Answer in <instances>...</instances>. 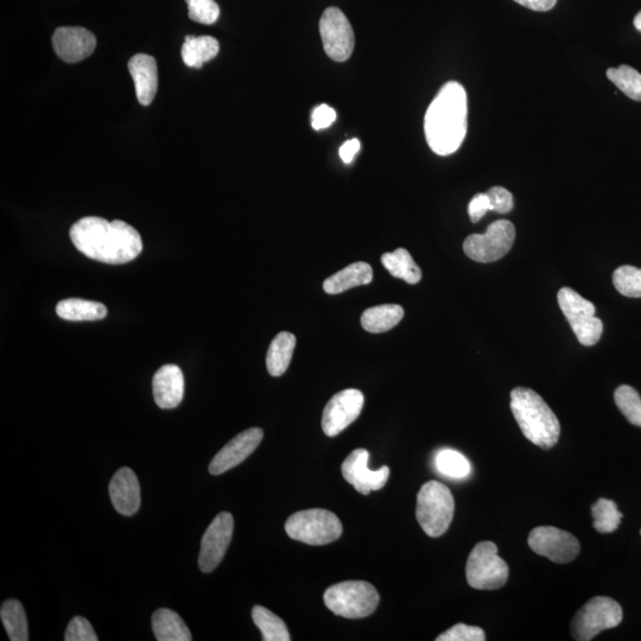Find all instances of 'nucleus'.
Segmentation results:
<instances>
[{"label":"nucleus","mask_w":641,"mask_h":641,"mask_svg":"<svg viewBox=\"0 0 641 641\" xmlns=\"http://www.w3.org/2000/svg\"><path fill=\"white\" fill-rule=\"evenodd\" d=\"M109 491L114 509L118 513L129 517L138 512L141 507V486L132 469L120 468L113 475Z\"/></svg>","instance_id":"a211bd4d"},{"label":"nucleus","mask_w":641,"mask_h":641,"mask_svg":"<svg viewBox=\"0 0 641 641\" xmlns=\"http://www.w3.org/2000/svg\"><path fill=\"white\" fill-rule=\"evenodd\" d=\"M514 2L533 11L545 12L554 9L557 0H514Z\"/></svg>","instance_id":"79ce46f5"},{"label":"nucleus","mask_w":641,"mask_h":641,"mask_svg":"<svg viewBox=\"0 0 641 641\" xmlns=\"http://www.w3.org/2000/svg\"><path fill=\"white\" fill-rule=\"evenodd\" d=\"M285 531L295 541L326 545L341 537L342 524L333 512L313 509L294 513L285 523Z\"/></svg>","instance_id":"423d86ee"},{"label":"nucleus","mask_w":641,"mask_h":641,"mask_svg":"<svg viewBox=\"0 0 641 641\" xmlns=\"http://www.w3.org/2000/svg\"><path fill=\"white\" fill-rule=\"evenodd\" d=\"M436 468L446 477L462 479L472 472L471 463L461 453L453 449H443L436 455Z\"/></svg>","instance_id":"2f4dec72"},{"label":"nucleus","mask_w":641,"mask_h":641,"mask_svg":"<svg viewBox=\"0 0 641 641\" xmlns=\"http://www.w3.org/2000/svg\"><path fill=\"white\" fill-rule=\"evenodd\" d=\"M0 619L11 641H28L29 628L27 614L18 600L5 601L0 609Z\"/></svg>","instance_id":"cd10ccee"},{"label":"nucleus","mask_w":641,"mask_h":641,"mask_svg":"<svg viewBox=\"0 0 641 641\" xmlns=\"http://www.w3.org/2000/svg\"><path fill=\"white\" fill-rule=\"evenodd\" d=\"M152 631L158 641H190L192 633L184 621L174 611L168 608L158 609L152 615Z\"/></svg>","instance_id":"4be33fe9"},{"label":"nucleus","mask_w":641,"mask_h":641,"mask_svg":"<svg viewBox=\"0 0 641 641\" xmlns=\"http://www.w3.org/2000/svg\"><path fill=\"white\" fill-rule=\"evenodd\" d=\"M558 304L577 340L583 346H594L604 332L602 321L595 316V306L570 288H562L557 294Z\"/></svg>","instance_id":"1a4fd4ad"},{"label":"nucleus","mask_w":641,"mask_h":641,"mask_svg":"<svg viewBox=\"0 0 641 641\" xmlns=\"http://www.w3.org/2000/svg\"><path fill=\"white\" fill-rule=\"evenodd\" d=\"M188 16L192 21L211 25L218 21L220 8L215 0H186Z\"/></svg>","instance_id":"f704fd0d"},{"label":"nucleus","mask_w":641,"mask_h":641,"mask_svg":"<svg viewBox=\"0 0 641 641\" xmlns=\"http://www.w3.org/2000/svg\"><path fill=\"white\" fill-rule=\"evenodd\" d=\"M56 314L67 321H97L107 316V308L103 303L68 298L57 303Z\"/></svg>","instance_id":"393cba45"},{"label":"nucleus","mask_w":641,"mask_h":641,"mask_svg":"<svg viewBox=\"0 0 641 641\" xmlns=\"http://www.w3.org/2000/svg\"><path fill=\"white\" fill-rule=\"evenodd\" d=\"M615 404L626 420L641 428V398L639 393L628 385H621L614 393Z\"/></svg>","instance_id":"473e14b6"},{"label":"nucleus","mask_w":641,"mask_h":641,"mask_svg":"<svg viewBox=\"0 0 641 641\" xmlns=\"http://www.w3.org/2000/svg\"><path fill=\"white\" fill-rule=\"evenodd\" d=\"M336 120V112L328 105L317 106L312 114V125L316 131L328 129Z\"/></svg>","instance_id":"ea45409f"},{"label":"nucleus","mask_w":641,"mask_h":641,"mask_svg":"<svg viewBox=\"0 0 641 641\" xmlns=\"http://www.w3.org/2000/svg\"><path fill=\"white\" fill-rule=\"evenodd\" d=\"M640 533H641V531H640Z\"/></svg>","instance_id":"c03bdc74"},{"label":"nucleus","mask_w":641,"mask_h":641,"mask_svg":"<svg viewBox=\"0 0 641 641\" xmlns=\"http://www.w3.org/2000/svg\"><path fill=\"white\" fill-rule=\"evenodd\" d=\"M613 284L626 297H641V269L631 265L620 266L613 274Z\"/></svg>","instance_id":"72a5a7b5"},{"label":"nucleus","mask_w":641,"mask_h":641,"mask_svg":"<svg viewBox=\"0 0 641 641\" xmlns=\"http://www.w3.org/2000/svg\"><path fill=\"white\" fill-rule=\"evenodd\" d=\"M511 410L522 433L543 449L555 447L561 435V424L537 392L516 387L511 392Z\"/></svg>","instance_id":"7ed1b4c3"},{"label":"nucleus","mask_w":641,"mask_h":641,"mask_svg":"<svg viewBox=\"0 0 641 641\" xmlns=\"http://www.w3.org/2000/svg\"><path fill=\"white\" fill-rule=\"evenodd\" d=\"M365 398L363 392L348 389L336 393L323 410L322 429L329 437L338 436L361 414Z\"/></svg>","instance_id":"4468645a"},{"label":"nucleus","mask_w":641,"mask_h":641,"mask_svg":"<svg viewBox=\"0 0 641 641\" xmlns=\"http://www.w3.org/2000/svg\"><path fill=\"white\" fill-rule=\"evenodd\" d=\"M490 198L492 211L499 214L510 213L513 209V195L503 187H493L486 193Z\"/></svg>","instance_id":"4c0bfd02"},{"label":"nucleus","mask_w":641,"mask_h":641,"mask_svg":"<svg viewBox=\"0 0 641 641\" xmlns=\"http://www.w3.org/2000/svg\"><path fill=\"white\" fill-rule=\"evenodd\" d=\"M382 263L393 277L401 278L406 283L417 284L422 279V271L408 250L398 249L391 253H385L382 257Z\"/></svg>","instance_id":"bb28decb"},{"label":"nucleus","mask_w":641,"mask_h":641,"mask_svg":"<svg viewBox=\"0 0 641 641\" xmlns=\"http://www.w3.org/2000/svg\"><path fill=\"white\" fill-rule=\"evenodd\" d=\"M368 460L370 453L366 449H357L347 456L341 466L345 480L364 495L382 490L390 477L389 467L383 466L379 471H371L368 468Z\"/></svg>","instance_id":"2eb2a0df"},{"label":"nucleus","mask_w":641,"mask_h":641,"mask_svg":"<svg viewBox=\"0 0 641 641\" xmlns=\"http://www.w3.org/2000/svg\"><path fill=\"white\" fill-rule=\"evenodd\" d=\"M128 66L139 104L149 106L154 101L158 88L156 60L147 54H137L131 57Z\"/></svg>","instance_id":"aec40b11"},{"label":"nucleus","mask_w":641,"mask_h":641,"mask_svg":"<svg viewBox=\"0 0 641 641\" xmlns=\"http://www.w3.org/2000/svg\"><path fill=\"white\" fill-rule=\"evenodd\" d=\"M607 78L628 98L641 101V74L636 69L627 65L609 68Z\"/></svg>","instance_id":"7c9ffc66"},{"label":"nucleus","mask_w":641,"mask_h":641,"mask_svg":"<svg viewBox=\"0 0 641 641\" xmlns=\"http://www.w3.org/2000/svg\"><path fill=\"white\" fill-rule=\"evenodd\" d=\"M437 641H485L486 634L477 626L458 624L436 638Z\"/></svg>","instance_id":"c9c22d12"},{"label":"nucleus","mask_w":641,"mask_h":641,"mask_svg":"<svg viewBox=\"0 0 641 641\" xmlns=\"http://www.w3.org/2000/svg\"><path fill=\"white\" fill-rule=\"evenodd\" d=\"M360 151V142L359 139L353 138L351 141L341 145L339 154L341 160L346 164H351L354 160L355 155Z\"/></svg>","instance_id":"a19ab883"},{"label":"nucleus","mask_w":641,"mask_h":641,"mask_svg":"<svg viewBox=\"0 0 641 641\" xmlns=\"http://www.w3.org/2000/svg\"><path fill=\"white\" fill-rule=\"evenodd\" d=\"M323 600L329 611L338 617L361 619L376 612L380 596L371 583L346 581L329 587Z\"/></svg>","instance_id":"39448f33"},{"label":"nucleus","mask_w":641,"mask_h":641,"mask_svg":"<svg viewBox=\"0 0 641 641\" xmlns=\"http://www.w3.org/2000/svg\"><path fill=\"white\" fill-rule=\"evenodd\" d=\"M467 93L459 82L449 81L430 104L424 118L425 138L436 155L458 151L467 135Z\"/></svg>","instance_id":"f03ea898"},{"label":"nucleus","mask_w":641,"mask_h":641,"mask_svg":"<svg viewBox=\"0 0 641 641\" xmlns=\"http://www.w3.org/2000/svg\"><path fill=\"white\" fill-rule=\"evenodd\" d=\"M623 621V608L606 596H595L575 614L571 634L575 640L589 641L602 631L611 630Z\"/></svg>","instance_id":"6e6552de"},{"label":"nucleus","mask_w":641,"mask_h":641,"mask_svg":"<svg viewBox=\"0 0 641 641\" xmlns=\"http://www.w3.org/2000/svg\"><path fill=\"white\" fill-rule=\"evenodd\" d=\"M220 46L217 38L212 36H187L182 46L184 65L190 68H201L219 54Z\"/></svg>","instance_id":"5701e85b"},{"label":"nucleus","mask_w":641,"mask_h":641,"mask_svg":"<svg viewBox=\"0 0 641 641\" xmlns=\"http://www.w3.org/2000/svg\"><path fill=\"white\" fill-rule=\"evenodd\" d=\"M594 528L601 533H612L619 528L623 513L612 500L601 498L592 506Z\"/></svg>","instance_id":"c756f323"},{"label":"nucleus","mask_w":641,"mask_h":641,"mask_svg":"<svg viewBox=\"0 0 641 641\" xmlns=\"http://www.w3.org/2000/svg\"><path fill=\"white\" fill-rule=\"evenodd\" d=\"M155 403L161 409H175L184 396V376L181 368L176 365H164L158 370L152 380Z\"/></svg>","instance_id":"6ab92c4d"},{"label":"nucleus","mask_w":641,"mask_h":641,"mask_svg":"<svg viewBox=\"0 0 641 641\" xmlns=\"http://www.w3.org/2000/svg\"><path fill=\"white\" fill-rule=\"evenodd\" d=\"M66 641H98L99 638L97 633L93 630V627L85 618L75 617L71 623H69L66 633Z\"/></svg>","instance_id":"e433bc0d"},{"label":"nucleus","mask_w":641,"mask_h":641,"mask_svg":"<svg viewBox=\"0 0 641 641\" xmlns=\"http://www.w3.org/2000/svg\"><path fill=\"white\" fill-rule=\"evenodd\" d=\"M264 431L260 428H251L234 437L220 452L214 456L209 465V473L213 475L224 474L237 467L255 452L260 442L263 441Z\"/></svg>","instance_id":"dca6fc26"},{"label":"nucleus","mask_w":641,"mask_h":641,"mask_svg":"<svg viewBox=\"0 0 641 641\" xmlns=\"http://www.w3.org/2000/svg\"><path fill=\"white\" fill-rule=\"evenodd\" d=\"M71 239L82 255L105 264H125L143 250L141 234L122 220L82 218L71 228Z\"/></svg>","instance_id":"f257e3e1"},{"label":"nucleus","mask_w":641,"mask_h":641,"mask_svg":"<svg viewBox=\"0 0 641 641\" xmlns=\"http://www.w3.org/2000/svg\"><path fill=\"white\" fill-rule=\"evenodd\" d=\"M320 34L326 54L335 62L352 56L355 37L351 23L338 8H328L320 19Z\"/></svg>","instance_id":"9b49d317"},{"label":"nucleus","mask_w":641,"mask_h":641,"mask_svg":"<svg viewBox=\"0 0 641 641\" xmlns=\"http://www.w3.org/2000/svg\"><path fill=\"white\" fill-rule=\"evenodd\" d=\"M490 211H492L491 201L486 193L475 195L472 201L469 202L468 214L474 224L484 218L486 213Z\"/></svg>","instance_id":"58836bf2"},{"label":"nucleus","mask_w":641,"mask_h":641,"mask_svg":"<svg viewBox=\"0 0 641 641\" xmlns=\"http://www.w3.org/2000/svg\"><path fill=\"white\" fill-rule=\"evenodd\" d=\"M509 573V566L498 555L497 545L487 541L475 545L466 566L469 586L479 590L499 589L506 585Z\"/></svg>","instance_id":"0eeeda50"},{"label":"nucleus","mask_w":641,"mask_h":641,"mask_svg":"<svg viewBox=\"0 0 641 641\" xmlns=\"http://www.w3.org/2000/svg\"><path fill=\"white\" fill-rule=\"evenodd\" d=\"M455 501L452 492L439 481L424 484L417 495L416 517L429 537H441L453 522Z\"/></svg>","instance_id":"20e7f679"},{"label":"nucleus","mask_w":641,"mask_h":641,"mask_svg":"<svg viewBox=\"0 0 641 641\" xmlns=\"http://www.w3.org/2000/svg\"><path fill=\"white\" fill-rule=\"evenodd\" d=\"M373 270L370 264L364 262L353 263L344 270L336 272L323 283V290L329 295L345 293L349 289L367 285L372 282Z\"/></svg>","instance_id":"412c9836"},{"label":"nucleus","mask_w":641,"mask_h":641,"mask_svg":"<svg viewBox=\"0 0 641 641\" xmlns=\"http://www.w3.org/2000/svg\"><path fill=\"white\" fill-rule=\"evenodd\" d=\"M295 347V335L289 332L279 333L272 340L268 355H266V367H268L270 376L281 377L287 372L291 359H293Z\"/></svg>","instance_id":"b1692460"},{"label":"nucleus","mask_w":641,"mask_h":641,"mask_svg":"<svg viewBox=\"0 0 641 641\" xmlns=\"http://www.w3.org/2000/svg\"><path fill=\"white\" fill-rule=\"evenodd\" d=\"M634 27H636L641 33V11L636 18H634Z\"/></svg>","instance_id":"37998d69"},{"label":"nucleus","mask_w":641,"mask_h":641,"mask_svg":"<svg viewBox=\"0 0 641 641\" xmlns=\"http://www.w3.org/2000/svg\"><path fill=\"white\" fill-rule=\"evenodd\" d=\"M404 316V309L398 304H384L365 310L361 326L368 333L379 334L395 328Z\"/></svg>","instance_id":"a878e982"},{"label":"nucleus","mask_w":641,"mask_h":641,"mask_svg":"<svg viewBox=\"0 0 641 641\" xmlns=\"http://www.w3.org/2000/svg\"><path fill=\"white\" fill-rule=\"evenodd\" d=\"M253 623L262 632L265 641H290V633L287 625L276 614L262 606H255L252 609Z\"/></svg>","instance_id":"c85d7f7f"},{"label":"nucleus","mask_w":641,"mask_h":641,"mask_svg":"<svg viewBox=\"0 0 641 641\" xmlns=\"http://www.w3.org/2000/svg\"><path fill=\"white\" fill-rule=\"evenodd\" d=\"M234 530V519L231 513L221 512L214 518L201 541L199 567L202 573H212L226 555L230 547Z\"/></svg>","instance_id":"ddd939ff"},{"label":"nucleus","mask_w":641,"mask_h":641,"mask_svg":"<svg viewBox=\"0 0 641 641\" xmlns=\"http://www.w3.org/2000/svg\"><path fill=\"white\" fill-rule=\"evenodd\" d=\"M529 547L537 555L558 564L574 561L580 554V543L567 531L554 526H539L529 536Z\"/></svg>","instance_id":"f8f14e48"},{"label":"nucleus","mask_w":641,"mask_h":641,"mask_svg":"<svg viewBox=\"0 0 641 641\" xmlns=\"http://www.w3.org/2000/svg\"><path fill=\"white\" fill-rule=\"evenodd\" d=\"M516 239V228L509 220H497L488 226L485 234H472L463 251L467 257L478 263H492L505 257Z\"/></svg>","instance_id":"9d476101"},{"label":"nucleus","mask_w":641,"mask_h":641,"mask_svg":"<svg viewBox=\"0 0 641 641\" xmlns=\"http://www.w3.org/2000/svg\"><path fill=\"white\" fill-rule=\"evenodd\" d=\"M53 47L62 61L76 63L93 54L97 38L85 28L62 27L55 30Z\"/></svg>","instance_id":"f3484780"}]
</instances>
